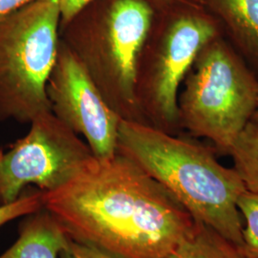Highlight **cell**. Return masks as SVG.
<instances>
[{"label":"cell","mask_w":258,"mask_h":258,"mask_svg":"<svg viewBox=\"0 0 258 258\" xmlns=\"http://www.w3.org/2000/svg\"><path fill=\"white\" fill-rule=\"evenodd\" d=\"M43 209L72 239L125 258H166L194 230L192 215L128 158L96 157Z\"/></svg>","instance_id":"1"},{"label":"cell","mask_w":258,"mask_h":258,"mask_svg":"<svg viewBox=\"0 0 258 258\" xmlns=\"http://www.w3.org/2000/svg\"><path fill=\"white\" fill-rule=\"evenodd\" d=\"M215 149L148 123L120 121L117 153L128 158L172 194L192 215L240 249L242 217L237 199L246 188Z\"/></svg>","instance_id":"2"},{"label":"cell","mask_w":258,"mask_h":258,"mask_svg":"<svg viewBox=\"0 0 258 258\" xmlns=\"http://www.w3.org/2000/svg\"><path fill=\"white\" fill-rule=\"evenodd\" d=\"M154 16L152 0H93L59 36L121 120L147 123L135 94L139 55Z\"/></svg>","instance_id":"3"},{"label":"cell","mask_w":258,"mask_h":258,"mask_svg":"<svg viewBox=\"0 0 258 258\" xmlns=\"http://www.w3.org/2000/svg\"><path fill=\"white\" fill-rule=\"evenodd\" d=\"M152 2L154 16L137 62L136 99L148 124L181 134L182 83L203 47L224 34L219 21L198 0Z\"/></svg>","instance_id":"4"},{"label":"cell","mask_w":258,"mask_h":258,"mask_svg":"<svg viewBox=\"0 0 258 258\" xmlns=\"http://www.w3.org/2000/svg\"><path fill=\"white\" fill-rule=\"evenodd\" d=\"M178 97L181 131L206 138L229 155L251 121L258 101V76L224 36L207 43L184 80Z\"/></svg>","instance_id":"5"},{"label":"cell","mask_w":258,"mask_h":258,"mask_svg":"<svg viewBox=\"0 0 258 258\" xmlns=\"http://www.w3.org/2000/svg\"><path fill=\"white\" fill-rule=\"evenodd\" d=\"M58 0H35L0 23V121L51 111L47 83L60 42Z\"/></svg>","instance_id":"6"},{"label":"cell","mask_w":258,"mask_h":258,"mask_svg":"<svg viewBox=\"0 0 258 258\" xmlns=\"http://www.w3.org/2000/svg\"><path fill=\"white\" fill-rule=\"evenodd\" d=\"M23 138L0 148V205L17 200L29 184L53 191L78 175L94 158L86 143L48 111L30 122Z\"/></svg>","instance_id":"7"},{"label":"cell","mask_w":258,"mask_h":258,"mask_svg":"<svg viewBox=\"0 0 258 258\" xmlns=\"http://www.w3.org/2000/svg\"><path fill=\"white\" fill-rule=\"evenodd\" d=\"M46 91L51 112L85 139L94 156L105 160L117 154L122 120L61 38Z\"/></svg>","instance_id":"8"},{"label":"cell","mask_w":258,"mask_h":258,"mask_svg":"<svg viewBox=\"0 0 258 258\" xmlns=\"http://www.w3.org/2000/svg\"><path fill=\"white\" fill-rule=\"evenodd\" d=\"M221 25L224 37L258 76V0H198Z\"/></svg>","instance_id":"9"},{"label":"cell","mask_w":258,"mask_h":258,"mask_svg":"<svg viewBox=\"0 0 258 258\" xmlns=\"http://www.w3.org/2000/svg\"><path fill=\"white\" fill-rule=\"evenodd\" d=\"M69 239L55 217L41 209L21 223L19 238L0 258H57Z\"/></svg>","instance_id":"10"},{"label":"cell","mask_w":258,"mask_h":258,"mask_svg":"<svg viewBox=\"0 0 258 258\" xmlns=\"http://www.w3.org/2000/svg\"><path fill=\"white\" fill-rule=\"evenodd\" d=\"M166 258H246L230 240L204 222L195 220L191 233Z\"/></svg>","instance_id":"11"},{"label":"cell","mask_w":258,"mask_h":258,"mask_svg":"<svg viewBox=\"0 0 258 258\" xmlns=\"http://www.w3.org/2000/svg\"><path fill=\"white\" fill-rule=\"evenodd\" d=\"M229 155L246 190L258 194V124L249 121L234 141Z\"/></svg>","instance_id":"12"},{"label":"cell","mask_w":258,"mask_h":258,"mask_svg":"<svg viewBox=\"0 0 258 258\" xmlns=\"http://www.w3.org/2000/svg\"><path fill=\"white\" fill-rule=\"evenodd\" d=\"M237 208L245 219L241 251L246 258H258V194L245 190L237 199Z\"/></svg>","instance_id":"13"},{"label":"cell","mask_w":258,"mask_h":258,"mask_svg":"<svg viewBox=\"0 0 258 258\" xmlns=\"http://www.w3.org/2000/svg\"><path fill=\"white\" fill-rule=\"evenodd\" d=\"M43 209L42 191H23L11 203L0 205V227L16 218L25 216Z\"/></svg>","instance_id":"14"},{"label":"cell","mask_w":258,"mask_h":258,"mask_svg":"<svg viewBox=\"0 0 258 258\" xmlns=\"http://www.w3.org/2000/svg\"><path fill=\"white\" fill-rule=\"evenodd\" d=\"M59 258H125L105 249L86 244L81 241L70 239L59 253Z\"/></svg>","instance_id":"15"},{"label":"cell","mask_w":258,"mask_h":258,"mask_svg":"<svg viewBox=\"0 0 258 258\" xmlns=\"http://www.w3.org/2000/svg\"><path fill=\"white\" fill-rule=\"evenodd\" d=\"M93 0H58L60 9V26L64 25L84 9Z\"/></svg>","instance_id":"16"},{"label":"cell","mask_w":258,"mask_h":258,"mask_svg":"<svg viewBox=\"0 0 258 258\" xmlns=\"http://www.w3.org/2000/svg\"><path fill=\"white\" fill-rule=\"evenodd\" d=\"M35 0H0V23Z\"/></svg>","instance_id":"17"},{"label":"cell","mask_w":258,"mask_h":258,"mask_svg":"<svg viewBox=\"0 0 258 258\" xmlns=\"http://www.w3.org/2000/svg\"><path fill=\"white\" fill-rule=\"evenodd\" d=\"M251 121H252V122H254V123H256V124H258V101L257 105H256V108H255V111H254V114H253V116H252Z\"/></svg>","instance_id":"18"},{"label":"cell","mask_w":258,"mask_h":258,"mask_svg":"<svg viewBox=\"0 0 258 258\" xmlns=\"http://www.w3.org/2000/svg\"><path fill=\"white\" fill-rule=\"evenodd\" d=\"M152 1H164V0H152Z\"/></svg>","instance_id":"19"}]
</instances>
